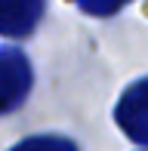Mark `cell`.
Instances as JSON below:
<instances>
[{
	"instance_id": "1",
	"label": "cell",
	"mask_w": 148,
	"mask_h": 151,
	"mask_svg": "<svg viewBox=\"0 0 148 151\" xmlns=\"http://www.w3.org/2000/svg\"><path fill=\"white\" fill-rule=\"evenodd\" d=\"M31 83H34L31 62L12 46H0V114L22 108V102L31 93Z\"/></svg>"
},
{
	"instance_id": "5",
	"label": "cell",
	"mask_w": 148,
	"mask_h": 151,
	"mask_svg": "<svg viewBox=\"0 0 148 151\" xmlns=\"http://www.w3.org/2000/svg\"><path fill=\"white\" fill-rule=\"evenodd\" d=\"M71 3H77L86 16L108 19V16H114V12H120L126 3H130V0H71Z\"/></svg>"
},
{
	"instance_id": "2",
	"label": "cell",
	"mask_w": 148,
	"mask_h": 151,
	"mask_svg": "<svg viewBox=\"0 0 148 151\" xmlns=\"http://www.w3.org/2000/svg\"><path fill=\"white\" fill-rule=\"evenodd\" d=\"M114 120L136 145L148 148V77L124 90L117 108H114Z\"/></svg>"
},
{
	"instance_id": "4",
	"label": "cell",
	"mask_w": 148,
	"mask_h": 151,
	"mask_svg": "<svg viewBox=\"0 0 148 151\" xmlns=\"http://www.w3.org/2000/svg\"><path fill=\"white\" fill-rule=\"evenodd\" d=\"M9 151H77V145L65 136H31L12 145Z\"/></svg>"
},
{
	"instance_id": "3",
	"label": "cell",
	"mask_w": 148,
	"mask_h": 151,
	"mask_svg": "<svg viewBox=\"0 0 148 151\" xmlns=\"http://www.w3.org/2000/svg\"><path fill=\"white\" fill-rule=\"evenodd\" d=\"M46 0H0V34L3 37H28L43 19Z\"/></svg>"
}]
</instances>
